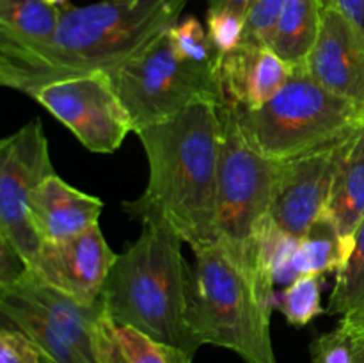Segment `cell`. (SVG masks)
<instances>
[{
    "label": "cell",
    "mask_w": 364,
    "mask_h": 363,
    "mask_svg": "<svg viewBox=\"0 0 364 363\" xmlns=\"http://www.w3.org/2000/svg\"><path fill=\"white\" fill-rule=\"evenodd\" d=\"M28 270L27 263L21 258L20 253L0 237V288H6L20 280Z\"/></svg>",
    "instance_id": "83f0119b"
},
{
    "label": "cell",
    "mask_w": 364,
    "mask_h": 363,
    "mask_svg": "<svg viewBox=\"0 0 364 363\" xmlns=\"http://www.w3.org/2000/svg\"><path fill=\"white\" fill-rule=\"evenodd\" d=\"M70 7V0H0V53L45 46Z\"/></svg>",
    "instance_id": "e0dca14e"
},
{
    "label": "cell",
    "mask_w": 364,
    "mask_h": 363,
    "mask_svg": "<svg viewBox=\"0 0 364 363\" xmlns=\"http://www.w3.org/2000/svg\"><path fill=\"white\" fill-rule=\"evenodd\" d=\"M304 70L322 88L364 109V31L340 9L323 6L318 38Z\"/></svg>",
    "instance_id": "4fadbf2b"
},
{
    "label": "cell",
    "mask_w": 364,
    "mask_h": 363,
    "mask_svg": "<svg viewBox=\"0 0 364 363\" xmlns=\"http://www.w3.org/2000/svg\"><path fill=\"white\" fill-rule=\"evenodd\" d=\"M0 312L41 352L43 363H96L95 327L102 302L85 306L31 269L0 288Z\"/></svg>",
    "instance_id": "ba28073f"
},
{
    "label": "cell",
    "mask_w": 364,
    "mask_h": 363,
    "mask_svg": "<svg viewBox=\"0 0 364 363\" xmlns=\"http://www.w3.org/2000/svg\"><path fill=\"white\" fill-rule=\"evenodd\" d=\"M103 201L71 187L57 173L50 174L31 201V216L43 242H55L98 226Z\"/></svg>",
    "instance_id": "9a60e30c"
},
{
    "label": "cell",
    "mask_w": 364,
    "mask_h": 363,
    "mask_svg": "<svg viewBox=\"0 0 364 363\" xmlns=\"http://www.w3.org/2000/svg\"><path fill=\"white\" fill-rule=\"evenodd\" d=\"M135 134L148 157L149 178L137 199L123 203L124 212L141 223L166 221L194 253L219 244V105L198 103Z\"/></svg>",
    "instance_id": "6da1fadb"
},
{
    "label": "cell",
    "mask_w": 364,
    "mask_h": 363,
    "mask_svg": "<svg viewBox=\"0 0 364 363\" xmlns=\"http://www.w3.org/2000/svg\"><path fill=\"white\" fill-rule=\"evenodd\" d=\"M327 216L340 230L348 253L364 219V123L338 149Z\"/></svg>",
    "instance_id": "2e32d148"
},
{
    "label": "cell",
    "mask_w": 364,
    "mask_h": 363,
    "mask_svg": "<svg viewBox=\"0 0 364 363\" xmlns=\"http://www.w3.org/2000/svg\"><path fill=\"white\" fill-rule=\"evenodd\" d=\"M112 78L134 132L171 120L198 103H224L219 66L178 56L169 31L117 68Z\"/></svg>",
    "instance_id": "52a82bcc"
},
{
    "label": "cell",
    "mask_w": 364,
    "mask_h": 363,
    "mask_svg": "<svg viewBox=\"0 0 364 363\" xmlns=\"http://www.w3.org/2000/svg\"><path fill=\"white\" fill-rule=\"evenodd\" d=\"M117 255L100 226L55 242H43L31 270L80 305L95 306Z\"/></svg>",
    "instance_id": "7c38bea8"
},
{
    "label": "cell",
    "mask_w": 364,
    "mask_h": 363,
    "mask_svg": "<svg viewBox=\"0 0 364 363\" xmlns=\"http://www.w3.org/2000/svg\"><path fill=\"white\" fill-rule=\"evenodd\" d=\"M323 0H287L274 27V52L291 68L304 66L322 27Z\"/></svg>",
    "instance_id": "d6986e66"
},
{
    "label": "cell",
    "mask_w": 364,
    "mask_h": 363,
    "mask_svg": "<svg viewBox=\"0 0 364 363\" xmlns=\"http://www.w3.org/2000/svg\"><path fill=\"white\" fill-rule=\"evenodd\" d=\"M0 363H43L41 352L16 327L0 331Z\"/></svg>",
    "instance_id": "4316f807"
},
{
    "label": "cell",
    "mask_w": 364,
    "mask_h": 363,
    "mask_svg": "<svg viewBox=\"0 0 364 363\" xmlns=\"http://www.w3.org/2000/svg\"><path fill=\"white\" fill-rule=\"evenodd\" d=\"M210 11H231L240 16H247L252 0H206Z\"/></svg>",
    "instance_id": "f1b7e54d"
},
{
    "label": "cell",
    "mask_w": 364,
    "mask_h": 363,
    "mask_svg": "<svg viewBox=\"0 0 364 363\" xmlns=\"http://www.w3.org/2000/svg\"><path fill=\"white\" fill-rule=\"evenodd\" d=\"M322 280L323 276L306 274L276 295V310L283 313L290 326L304 327L326 313L322 306Z\"/></svg>",
    "instance_id": "7402d4cb"
},
{
    "label": "cell",
    "mask_w": 364,
    "mask_h": 363,
    "mask_svg": "<svg viewBox=\"0 0 364 363\" xmlns=\"http://www.w3.org/2000/svg\"><path fill=\"white\" fill-rule=\"evenodd\" d=\"M290 73L291 66L272 46L240 43L220 57L219 78L224 103L238 110L258 109L277 95Z\"/></svg>",
    "instance_id": "5bb4252c"
},
{
    "label": "cell",
    "mask_w": 364,
    "mask_h": 363,
    "mask_svg": "<svg viewBox=\"0 0 364 363\" xmlns=\"http://www.w3.org/2000/svg\"><path fill=\"white\" fill-rule=\"evenodd\" d=\"M354 363H364V337H354Z\"/></svg>",
    "instance_id": "4dcf8cb0"
},
{
    "label": "cell",
    "mask_w": 364,
    "mask_h": 363,
    "mask_svg": "<svg viewBox=\"0 0 364 363\" xmlns=\"http://www.w3.org/2000/svg\"><path fill=\"white\" fill-rule=\"evenodd\" d=\"M55 173L48 141L39 120L0 142V237L21 255L31 269L43 246L31 216L36 189Z\"/></svg>",
    "instance_id": "30bf717a"
},
{
    "label": "cell",
    "mask_w": 364,
    "mask_h": 363,
    "mask_svg": "<svg viewBox=\"0 0 364 363\" xmlns=\"http://www.w3.org/2000/svg\"><path fill=\"white\" fill-rule=\"evenodd\" d=\"M287 0H252L245 16L242 43L269 45L272 41L274 27Z\"/></svg>",
    "instance_id": "cb8c5ba5"
},
{
    "label": "cell",
    "mask_w": 364,
    "mask_h": 363,
    "mask_svg": "<svg viewBox=\"0 0 364 363\" xmlns=\"http://www.w3.org/2000/svg\"><path fill=\"white\" fill-rule=\"evenodd\" d=\"M183 238L160 219L142 223L134 244L119 253L98 301L121 326H130L194 358L201 344L187 322Z\"/></svg>",
    "instance_id": "3957f363"
},
{
    "label": "cell",
    "mask_w": 364,
    "mask_h": 363,
    "mask_svg": "<svg viewBox=\"0 0 364 363\" xmlns=\"http://www.w3.org/2000/svg\"><path fill=\"white\" fill-rule=\"evenodd\" d=\"M348 256V248L341 237L340 230L329 216H322L306 231L299 241L295 253V273L297 276L316 274L326 276L327 273H338Z\"/></svg>",
    "instance_id": "ffe728a7"
},
{
    "label": "cell",
    "mask_w": 364,
    "mask_h": 363,
    "mask_svg": "<svg viewBox=\"0 0 364 363\" xmlns=\"http://www.w3.org/2000/svg\"><path fill=\"white\" fill-rule=\"evenodd\" d=\"M274 302L223 244L194 253L187 267V322L201 345L237 352L245 363H277L270 337Z\"/></svg>",
    "instance_id": "277c9868"
},
{
    "label": "cell",
    "mask_w": 364,
    "mask_h": 363,
    "mask_svg": "<svg viewBox=\"0 0 364 363\" xmlns=\"http://www.w3.org/2000/svg\"><path fill=\"white\" fill-rule=\"evenodd\" d=\"M238 121L263 155L287 160L343 142L364 123V109L294 66L276 96L255 110H238Z\"/></svg>",
    "instance_id": "5b68a950"
},
{
    "label": "cell",
    "mask_w": 364,
    "mask_h": 363,
    "mask_svg": "<svg viewBox=\"0 0 364 363\" xmlns=\"http://www.w3.org/2000/svg\"><path fill=\"white\" fill-rule=\"evenodd\" d=\"M220 155L217 173L219 244L256 278V237L269 217L281 160L263 155L245 135L233 105H219ZM258 281V280H256Z\"/></svg>",
    "instance_id": "8992f818"
},
{
    "label": "cell",
    "mask_w": 364,
    "mask_h": 363,
    "mask_svg": "<svg viewBox=\"0 0 364 363\" xmlns=\"http://www.w3.org/2000/svg\"><path fill=\"white\" fill-rule=\"evenodd\" d=\"M364 308V219L355 230L347 260L336 273L327 315L345 317Z\"/></svg>",
    "instance_id": "44dd1931"
},
{
    "label": "cell",
    "mask_w": 364,
    "mask_h": 363,
    "mask_svg": "<svg viewBox=\"0 0 364 363\" xmlns=\"http://www.w3.org/2000/svg\"><path fill=\"white\" fill-rule=\"evenodd\" d=\"M27 96L45 107L92 153H114L128 132H134L130 114L107 71L48 82Z\"/></svg>",
    "instance_id": "9c48e42d"
},
{
    "label": "cell",
    "mask_w": 364,
    "mask_h": 363,
    "mask_svg": "<svg viewBox=\"0 0 364 363\" xmlns=\"http://www.w3.org/2000/svg\"><path fill=\"white\" fill-rule=\"evenodd\" d=\"M95 354L96 363H192V356L181 349L116 324L105 312L95 327Z\"/></svg>",
    "instance_id": "ac0fdd59"
},
{
    "label": "cell",
    "mask_w": 364,
    "mask_h": 363,
    "mask_svg": "<svg viewBox=\"0 0 364 363\" xmlns=\"http://www.w3.org/2000/svg\"><path fill=\"white\" fill-rule=\"evenodd\" d=\"M188 0H102L71 6L52 41L31 52L0 53V82L28 93L91 71H114L180 21Z\"/></svg>",
    "instance_id": "7a4b0ae2"
},
{
    "label": "cell",
    "mask_w": 364,
    "mask_h": 363,
    "mask_svg": "<svg viewBox=\"0 0 364 363\" xmlns=\"http://www.w3.org/2000/svg\"><path fill=\"white\" fill-rule=\"evenodd\" d=\"M171 41L178 56L206 66H219L220 56L210 39L208 31L196 16H187L169 28Z\"/></svg>",
    "instance_id": "603a6c76"
},
{
    "label": "cell",
    "mask_w": 364,
    "mask_h": 363,
    "mask_svg": "<svg viewBox=\"0 0 364 363\" xmlns=\"http://www.w3.org/2000/svg\"><path fill=\"white\" fill-rule=\"evenodd\" d=\"M245 18L231 11H210L206 13V31L213 46L223 57L242 43L244 36Z\"/></svg>",
    "instance_id": "484cf974"
},
{
    "label": "cell",
    "mask_w": 364,
    "mask_h": 363,
    "mask_svg": "<svg viewBox=\"0 0 364 363\" xmlns=\"http://www.w3.org/2000/svg\"><path fill=\"white\" fill-rule=\"evenodd\" d=\"M340 322L343 324L354 337H364V308L341 317Z\"/></svg>",
    "instance_id": "f546056e"
},
{
    "label": "cell",
    "mask_w": 364,
    "mask_h": 363,
    "mask_svg": "<svg viewBox=\"0 0 364 363\" xmlns=\"http://www.w3.org/2000/svg\"><path fill=\"white\" fill-rule=\"evenodd\" d=\"M309 351L311 363H354V335L340 322L333 331L320 335Z\"/></svg>",
    "instance_id": "d4e9b609"
},
{
    "label": "cell",
    "mask_w": 364,
    "mask_h": 363,
    "mask_svg": "<svg viewBox=\"0 0 364 363\" xmlns=\"http://www.w3.org/2000/svg\"><path fill=\"white\" fill-rule=\"evenodd\" d=\"M343 142L281 160L279 178L269 212L277 228L291 237L302 238L315 221L326 216L338 149Z\"/></svg>",
    "instance_id": "8fae6325"
}]
</instances>
